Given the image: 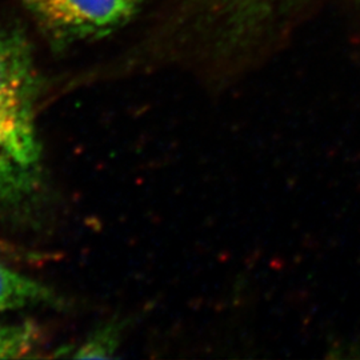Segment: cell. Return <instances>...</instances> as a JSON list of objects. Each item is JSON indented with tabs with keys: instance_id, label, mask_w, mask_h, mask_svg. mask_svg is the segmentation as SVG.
<instances>
[{
	"instance_id": "5",
	"label": "cell",
	"mask_w": 360,
	"mask_h": 360,
	"mask_svg": "<svg viewBox=\"0 0 360 360\" xmlns=\"http://www.w3.org/2000/svg\"><path fill=\"white\" fill-rule=\"evenodd\" d=\"M37 169L26 167L0 148V207L23 205L37 190Z\"/></svg>"
},
{
	"instance_id": "4",
	"label": "cell",
	"mask_w": 360,
	"mask_h": 360,
	"mask_svg": "<svg viewBox=\"0 0 360 360\" xmlns=\"http://www.w3.org/2000/svg\"><path fill=\"white\" fill-rule=\"evenodd\" d=\"M55 302L56 295L49 287L0 263V314Z\"/></svg>"
},
{
	"instance_id": "7",
	"label": "cell",
	"mask_w": 360,
	"mask_h": 360,
	"mask_svg": "<svg viewBox=\"0 0 360 360\" xmlns=\"http://www.w3.org/2000/svg\"><path fill=\"white\" fill-rule=\"evenodd\" d=\"M120 339L115 326H107L94 333L72 355L74 358H110L115 354Z\"/></svg>"
},
{
	"instance_id": "6",
	"label": "cell",
	"mask_w": 360,
	"mask_h": 360,
	"mask_svg": "<svg viewBox=\"0 0 360 360\" xmlns=\"http://www.w3.org/2000/svg\"><path fill=\"white\" fill-rule=\"evenodd\" d=\"M37 338L35 328L30 324H0V359L25 356Z\"/></svg>"
},
{
	"instance_id": "2",
	"label": "cell",
	"mask_w": 360,
	"mask_h": 360,
	"mask_svg": "<svg viewBox=\"0 0 360 360\" xmlns=\"http://www.w3.org/2000/svg\"><path fill=\"white\" fill-rule=\"evenodd\" d=\"M37 98V71L26 41L0 31V148L20 165L39 171Z\"/></svg>"
},
{
	"instance_id": "1",
	"label": "cell",
	"mask_w": 360,
	"mask_h": 360,
	"mask_svg": "<svg viewBox=\"0 0 360 360\" xmlns=\"http://www.w3.org/2000/svg\"><path fill=\"white\" fill-rule=\"evenodd\" d=\"M312 0H206L214 51L251 65L279 51Z\"/></svg>"
},
{
	"instance_id": "3",
	"label": "cell",
	"mask_w": 360,
	"mask_h": 360,
	"mask_svg": "<svg viewBox=\"0 0 360 360\" xmlns=\"http://www.w3.org/2000/svg\"><path fill=\"white\" fill-rule=\"evenodd\" d=\"M27 10L60 43L102 38L127 25L147 0H23Z\"/></svg>"
},
{
	"instance_id": "8",
	"label": "cell",
	"mask_w": 360,
	"mask_h": 360,
	"mask_svg": "<svg viewBox=\"0 0 360 360\" xmlns=\"http://www.w3.org/2000/svg\"><path fill=\"white\" fill-rule=\"evenodd\" d=\"M358 3H359V7H360V0H358Z\"/></svg>"
}]
</instances>
